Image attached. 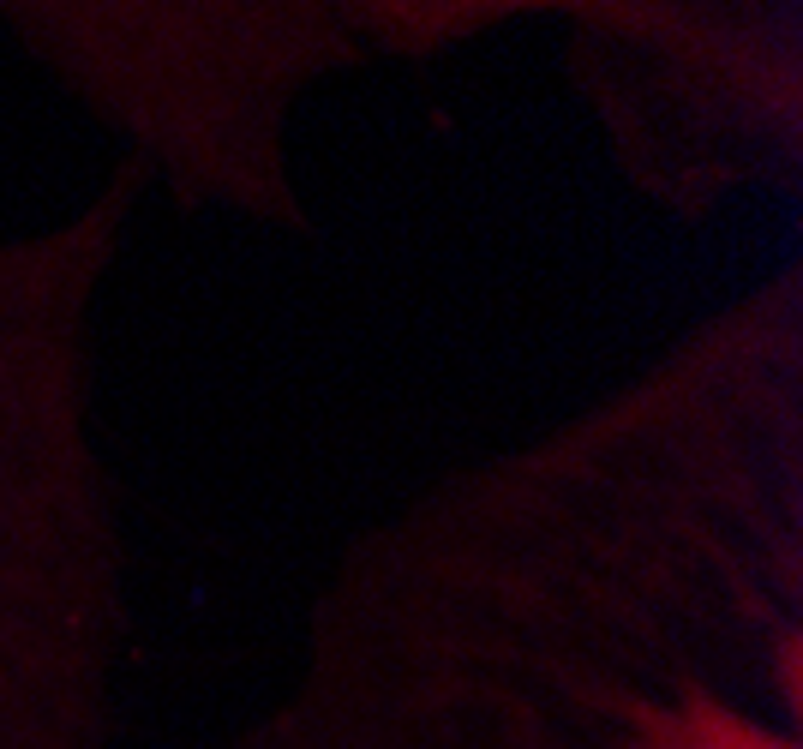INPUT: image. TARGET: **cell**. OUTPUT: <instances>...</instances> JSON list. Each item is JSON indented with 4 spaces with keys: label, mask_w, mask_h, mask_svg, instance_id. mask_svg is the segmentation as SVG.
<instances>
[{
    "label": "cell",
    "mask_w": 803,
    "mask_h": 749,
    "mask_svg": "<svg viewBox=\"0 0 803 749\" xmlns=\"http://www.w3.org/2000/svg\"><path fill=\"white\" fill-rule=\"evenodd\" d=\"M144 192L0 228V749H120L132 546L102 414L108 294Z\"/></svg>",
    "instance_id": "obj_1"
},
{
    "label": "cell",
    "mask_w": 803,
    "mask_h": 749,
    "mask_svg": "<svg viewBox=\"0 0 803 749\" xmlns=\"http://www.w3.org/2000/svg\"><path fill=\"white\" fill-rule=\"evenodd\" d=\"M366 66L552 24L612 174L702 228L803 180V0H348Z\"/></svg>",
    "instance_id": "obj_2"
}]
</instances>
